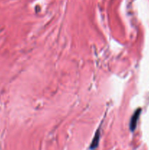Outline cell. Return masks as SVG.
<instances>
[{
  "mask_svg": "<svg viewBox=\"0 0 149 150\" xmlns=\"http://www.w3.org/2000/svg\"><path fill=\"white\" fill-rule=\"evenodd\" d=\"M140 110L138 109V111H135L134 114L133 115L132 118L131 120V122H130V128H131V130H134L135 129L136 125H137V120L139 118V116H140Z\"/></svg>",
  "mask_w": 149,
  "mask_h": 150,
  "instance_id": "cell-1",
  "label": "cell"
},
{
  "mask_svg": "<svg viewBox=\"0 0 149 150\" xmlns=\"http://www.w3.org/2000/svg\"><path fill=\"white\" fill-rule=\"evenodd\" d=\"M99 132H97L96 136H95L94 139H93V142H92L91 145V147H90L91 149H94V148H96V146H97L98 143H99Z\"/></svg>",
  "mask_w": 149,
  "mask_h": 150,
  "instance_id": "cell-2",
  "label": "cell"
}]
</instances>
